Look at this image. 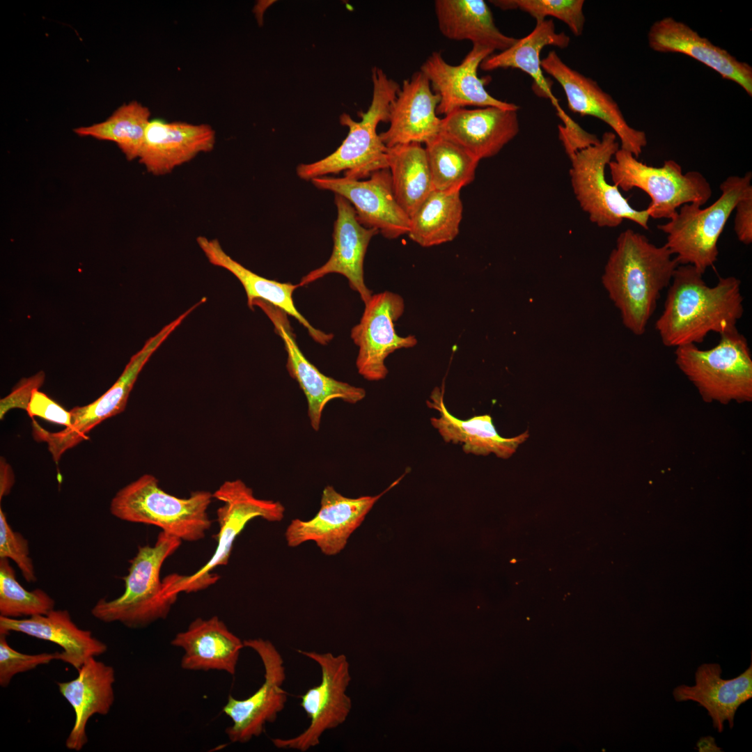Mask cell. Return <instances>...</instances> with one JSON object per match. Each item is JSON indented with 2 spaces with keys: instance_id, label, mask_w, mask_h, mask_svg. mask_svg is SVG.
Returning <instances> with one entry per match:
<instances>
[{
  "instance_id": "obj_1",
  "label": "cell",
  "mask_w": 752,
  "mask_h": 752,
  "mask_svg": "<svg viewBox=\"0 0 752 752\" xmlns=\"http://www.w3.org/2000/svg\"><path fill=\"white\" fill-rule=\"evenodd\" d=\"M743 301L737 278L720 277L710 287L694 267L679 265L655 329L666 347L696 345L710 332L720 335L736 329L744 314Z\"/></svg>"
},
{
  "instance_id": "obj_2",
  "label": "cell",
  "mask_w": 752,
  "mask_h": 752,
  "mask_svg": "<svg viewBox=\"0 0 752 752\" xmlns=\"http://www.w3.org/2000/svg\"><path fill=\"white\" fill-rule=\"evenodd\" d=\"M668 249L656 246L632 229L618 235L602 276L610 299L625 327L645 334L661 292L668 287L679 264Z\"/></svg>"
},
{
  "instance_id": "obj_3",
  "label": "cell",
  "mask_w": 752,
  "mask_h": 752,
  "mask_svg": "<svg viewBox=\"0 0 752 752\" xmlns=\"http://www.w3.org/2000/svg\"><path fill=\"white\" fill-rule=\"evenodd\" d=\"M371 77L373 95L367 111L359 113V121L347 113L340 116V125L348 128L347 136L327 157L312 163L299 164L296 173L300 179L311 181L343 172L345 178L361 180L377 171L388 169L387 148L377 127L379 123L388 122L391 104L400 85L377 67L372 69Z\"/></svg>"
},
{
  "instance_id": "obj_4",
  "label": "cell",
  "mask_w": 752,
  "mask_h": 752,
  "mask_svg": "<svg viewBox=\"0 0 752 752\" xmlns=\"http://www.w3.org/2000/svg\"><path fill=\"white\" fill-rule=\"evenodd\" d=\"M212 499L205 490L177 497L163 490L154 476L144 474L115 494L109 510L119 519L155 526L182 541L196 542L211 527L207 509Z\"/></svg>"
},
{
  "instance_id": "obj_5",
  "label": "cell",
  "mask_w": 752,
  "mask_h": 752,
  "mask_svg": "<svg viewBox=\"0 0 752 752\" xmlns=\"http://www.w3.org/2000/svg\"><path fill=\"white\" fill-rule=\"evenodd\" d=\"M182 540L161 531L154 545L140 546L123 577L125 590L117 598H102L91 614L104 622H119L130 628L143 627L164 619L176 600L165 593L160 572L163 563L180 547Z\"/></svg>"
},
{
  "instance_id": "obj_6",
  "label": "cell",
  "mask_w": 752,
  "mask_h": 752,
  "mask_svg": "<svg viewBox=\"0 0 752 752\" xmlns=\"http://www.w3.org/2000/svg\"><path fill=\"white\" fill-rule=\"evenodd\" d=\"M752 173L730 175L720 186L721 195L712 205L700 208L687 203L657 228L667 235L664 244L679 265H690L703 274L717 260L718 240L733 211L752 191Z\"/></svg>"
},
{
  "instance_id": "obj_7",
  "label": "cell",
  "mask_w": 752,
  "mask_h": 752,
  "mask_svg": "<svg viewBox=\"0 0 752 752\" xmlns=\"http://www.w3.org/2000/svg\"><path fill=\"white\" fill-rule=\"evenodd\" d=\"M675 363L704 402L752 401V357L746 337L737 329L720 334L717 345L700 350L676 347Z\"/></svg>"
},
{
  "instance_id": "obj_8",
  "label": "cell",
  "mask_w": 752,
  "mask_h": 752,
  "mask_svg": "<svg viewBox=\"0 0 752 752\" xmlns=\"http://www.w3.org/2000/svg\"><path fill=\"white\" fill-rule=\"evenodd\" d=\"M212 494L223 503L217 511L219 529L215 535V551L193 574L174 573L163 579L165 592L171 597L178 599L181 593H195L214 584L220 577L212 571L228 564L235 540L249 522L256 517L279 522L284 517L285 508L279 501L258 499L240 479L225 481Z\"/></svg>"
},
{
  "instance_id": "obj_9",
  "label": "cell",
  "mask_w": 752,
  "mask_h": 752,
  "mask_svg": "<svg viewBox=\"0 0 752 752\" xmlns=\"http://www.w3.org/2000/svg\"><path fill=\"white\" fill-rule=\"evenodd\" d=\"M608 167L613 184L619 189L638 188L649 196L651 201L646 210L650 218L670 219L682 205L702 206L712 196L710 184L701 173H683L681 166L673 159L665 160L660 167L652 166L620 148Z\"/></svg>"
},
{
  "instance_id": "obj_10",
  "label": "cell",
  "mask_w": 752,
  "mask_h": 752,
  "mask_svg": "<svg viewBox=\"0 0 752 752\" xmlns=\"http://www.w3.org/2000/svg\"><path fill=\"white\" fill-rule=\"evenodd\" d=\"M620 148L617 136L605 132L600 141L579 151L571 159L570 182L575 198L590 221L601 228H616L628 219L649 228L646 209L630 205L620 189L606 179V167Z\"/></svg>"
},
{
  "instance_id": "obj_11",
  "label": "cell",
  "mask_w": 752,
  "mask_h": 752,
  "mask_svg": "<svg viewBox=\"0 0 752 752\" xmlns=\"http://www.w3.org/2000/svg\"><path fill=\"white\" fill-rule=\"evenodd\" d=\"M316 662L320 668L321 681L301 695L300 706L310 720L308 727L289 738H273L278 749L306 752L320 743L323 734L344 723L352 709L347 694L351 681L350 664L344 654L297 650Z\"/></svg>"
},
{
  "instance_id": "obj_12",
  "label": "cell",
  "mask_w": 752,
  "mask_h": 752,
  "mask_svg": "<svg viewBox=\"0 0 752 752\" xmlns=\"http://www.w3.org/2000/svg\"><path fill=\"white\" fill-rule=\"evenodd\" d=\"M244 644L260 658L264 682L246 698L237 699L229 695L223 707V712L232 721L226 734L231 742L240 744L261 735L266 725L276 720L288 700V693L283 688L286 678L284 660L276 646L262 638L244 640Z\"/></svg>"
},
{
  "instance_id": "obj_13",
  "label": "cell",
  "mask_w": 752,
  "mask_h": 752,
  "mask_svg": "<svg viewBox=\"0 0 752 752\" xmlns=\"http://www.w3.org/2000/svg\"><path fill=\"white\" fill-rule=\"evenodd\" d=\"M164 340L165 337L161 333L148 339L142 348L130 358L120 376L108 391L94 402L75 407L70 411L71 424L69 427L57 432H51L33 421L35 439L47 444L55 462L57 463L68 449L88 439L87 434L102 421L124 411L139 374Z\"/></svg>"
},
{
  "instance_id": "obj_14",
  "label": "cell",
  "mask_w": 752,
  "mask_h": 752,
  "mask_svg": "<svg viewBox=\"0 0 752 752\" xmlns=\"http://www.w3.org/2000/svg\"><path fill=\"white\" fill-rule=\"evenodd\" d=\"M364 304L361 320L350 333L359 347L356 366L364 379L379 381L388 374V356L397 350L414 347L418 340L413 335L400 336L395 331V323L405 311L400 295L384 291L373 295Z\"/></svg>"
},
{
  "instance_id": "obj_15",
  "label": "cell",
  "mask_w": 752,
  "mask_h": 752,
  "mask_svg": "<svg viewBox=\"0 0 752 752\" xmlns=\"http://www.w3.org/2000/svg\"><path fill=\"white\" fill-rule=\"evenodd\" d=\"M402 477L376 496L348 498L331 485L322 494L320 508L311 519H292L285 536L290 547L313 541L327 556L339 554L346 546L352 533L361 525L377 500L394 487Z\"/></svg>"
},
{
  "instance_id": "obj_16",
  "label": "cell",
  "mask_w": 752,
  "mask_h": 752,
  "mask_svg": "<svg viewBox=\"0 0 752 752\" xmlns=\"http://www.w3.org/2000/svg\"><path fill=\"white\" fill-rule=\"evenodd\" d=\"M311 182L319 189L344 197L354 207L359 222L377 230L385 238L408 234L410 217L397 201L389 169L373 173L366 180L327 175Z\"/></svg>"
},
{
  "instance_id": "obj_17",
  "label": "cell",
  "mask_w": 752,
  "mask_h": 752,
  "mask_svg": "<svg viewBox=\"0 0 752 752\" xmlns=\"http://www.w3.org/2000/svg\"><path fill=\"white\" fill-rule=\"evenodd\" d=\"M541 66L563 89L571 111L604 122L620 139V148L639 158L648 143L645 132L628 124L618 103L596 81L570 67L554 50L541 60Z\"/></svg>"
},
{
  "instance_id": "obj_18",
  "label": "cell",
  "mask_w": 752,
  "mask_h": 752,
  "mask_svg": "<svg viewBox=\"0 0 752 752\" xmlns=\"http://www.w3.org/2000/svg\"><path fill=\"white\" fill-rule=\"evenodd\" d=\"M489 48L473 45L458 65L448 63L439 52H433L422 63L421 71L428 79L433 91L439 97L437 115L446 116L467 107H496L517 110L514 103L500 100L485 89V79L478 76L481 63L494 54Z\"/></svg>"
},
{
  "instance_id": "obj_19",
  "label": "cell",
  "mask_w": 752,
  "mask_h": 752,
  "mask_svg": "<svg viewBox=\"0 0 752 752\" xmlns=\"http://www.w3.org/2000/svg\"><path fill=\"white\" fill-rule=\"evenodd\" d=\"M253 305L262 308L283 340L288 355L286 368L306 398L308 416L314 430H319L323 410L331 400L341 399L355 404L365 398L366 391L363 388L325 375L306 358L297 345L284 311L263 300H256Z\"/></svg>"
},
{
  "instance_id": "obj_20",
  "label": "cell",
  "mask_w": 752,
  "mask_h": 752,
  "mask_svg": "<svg viewBox=\"0 0 752 752\" xmlns=\"http://www.w3.org/2000/svg\"><path fill=\"white\" fill-rule=\"evenodd\" d=\"M439 102V95L421 71L405 79L389 109V127L379 134L385 146L425 144L439 135L441 118L437 113Z\"/></svg>"
},
{
  "instance_id": "obj_21",
  "label": "cell",
  "mask_w": 752,
  "mask_h": 752,
  "mask_svg": "<svg viewBox=\"0 0 752 752\" xmlns=\"http://www.w3.org/2000/svg\"><path fill=\"white\" fill-rule=\"evenodd\" d=\"M647 38L653 51L691 57L722 78L736 83L752 96V67L701 36L687 24L672 17H663L650 26Z\"/></svg>"
},
{
  "instance_id": "obj_22",
  "label": "cell",
  "mask_w": 752,
  "mask_h": 752,
  "mask_svg": "<svg viewBox=\"0 0 752 752\" xmlns=\"http://www.w3.org/2000/svg\"><path fill=\"white\" fill-rule=\"evenodd\" d=\"M334 203L337 217L334 224L331 256L324 265L304 276L298 284L301 287L327 274H340L347 278L351 289L357 292L366 304L373 295L364 281V258L371 239L379 232L362 226L354 207L344 197L335 194Z\"/></svg>"
},
{
  "instance_id": "obj_23",
  "label": "cell",
  "mask_w": 752,
  "mask_h": 752,
  "mask_svg": "<svg viewBox=\"0 0 752 752\" xmlns=\"http://www.w3.org/2000/svg\"><path fill=\"white\" fill-rule=\"evenodd\" d=\"M215 143V131L209 125L152 119L138 159L150 174L164 175L198 155L212 151Z\"/></svg>"
},
{
  "instance_id": "obj_24",
  "label": "cell",
  "mask_w": 752,
  "mask_h": 752,
  "mask_svg": "<svg viewBox=\"0 0 752 752\" xmlns=\"http://www.w3.org/2000/svg\"><path fill=\"white\" fill-rule=\"evenodd\" d=\"M519 132L517 110L462 108L441 118L440 134L481 160L496 155Z\"/></svg>"
},
{
  "instance_id": "obj_25",
  "label": "cell",
  "mask_w": 752,
  "mask_h": 752,
  "mask_svg": "<svg viewBox=\"0 0 752 752\" xmlns=\"http://www.w3.org/2000/svg\"><path fill=\"white\" fill-rule=\"evenodd\" d=\"M721 674L719 664H703L695 672L694 685L681 684L673 691L676 701L691 700L704 707L720 733L726 721L733 728L737 710L752 698V664L734 678L723 679Z\"/></svg>"
},
{
  "instance_id": "obj_26",
  "label": "cell",
  "mask_w": 752,
  "mask_h": 752,
  "mask_svg": "<svg viewBox=\"0 0 752 752\" xmlns=\"http://www.w3.org/2000/svg\"><path fill=\"white\" fill-rule=\"evenodd\" d=\"M171 644L184 651L180 666L187 671H220L234 675L244 641L214 616L198 618L176 634Z\"/></svg>"
},
{
  "instance_id": "obj_27",
  "label": "cell",
  "mask_w": 752,
  "mask_h": 752,
  "mask_svg": "<svg viewBox=\"0 0 752 752\" xmlns=\"http://www.w3.org/2000/svg\"><path fill=\"white\" fill-rule=\"evenodd\" d=\"M77 671L76 678L56 684L75 714L65 746L79 751L88 742L86 729L89 719L95 714H107L113 704L116 677L113 668L95 657L89 658Z\"/></svg>"
},
{
  "instance_id": "obj_28",
  "label": "cell",
  "mask_w": 752,
  "mask_h": 752,
  "mask_svg": "<svg viewBox=\"0 0 752 752\" xmlns=\"http://www.w3.org/2000/svg\"><path fill=\"white\" fill-rule=\"evenodd\" d=\"M20 632L58 645L57 660L70 664L77 670L91 657L104 653L107 645L93 636L89 630L80 629L67 610L53 609L45 615L24 619L0 616V634Z\"/></svg>"
},
{
  "instance_id": "obj_29",
  "label": "cell",
  "mask_w": 752,
  "mask_h": 752,
  "mask_svg": "<svg viewBox=\"0 0 752 752\" xmlns=\"http://www.w3.org/2000/svg\"><path fill=\"white\" fill-rule=\"evenodd\" d=\"M427 405L439 413L437 417L430 418V422L444 441L461 444L463 451L468 454L485 456L494 453L498 457L507 459L528 437V431L515 437H501L489 414L474 416L467 420L455 417L448 410L444 389L440 387L433 389Z\"/></svg>"
},
{
  "instance_id": "obj_30",
  "label": "cell",
  "mask_w": 752,
  "mask_h": 752,
  "mask_svg": "<svg viewBox=\"0 0 752 752\" xmlns=\"http://www.w3.org/2000/svg\"><path fill=\"white\" fill-rule=\"evenodd\" d=\"M570 42L569 36L564 32L557 33L554 21L546 19L536 22L529 34L517 39L509 48L489 56L481 63L480 68L484 71L514 68L525 72L533 79L535 93L548 98L555 107L558 116L564 120L569 116L560 106L543 75L540 53L547 46L564 49L568 47Z\"/></svg>"
},
{
  "instance_id": "obj_31",
  "label": "cell",
  "mask_w": 752,
  "mask_h": 752,
  "mask_svg": "<svg viewBox=\"0 0 752 752\" xmlns=\"http://www.w3.org/2000/svg\"><path fill=\"white\" fill-rule=\"evenodd\" d=\"M196 241L211 264L228 270L240 281L245 290L250 308L253 309L254 301H265L295 318L317 343L327 345L334 338L332 334L314 328L296 308L292 294L299 287V284L280 283L258 275L228 256L217 239L198 236Z\"/></svg>"
},
{
  "instance_id": "obj_32",
  "label": "cell",
  "mask_w": 752,
  "mask_h": 752,
  "mask_svg": "<svg viewBox=\"0 0 752 752\" xmlns=\"http://www.w3.org/2000/svg\"><path fill=\"white\" fill-rule=\"evenodd\" d=\"M434 5L439 31L448 39L469 40L494 52H502L517 40L499 29L483 0H436Z\"/></svg>"
},
{
  "instance_id": "obj_33",
  "label": "cell",
  "mask_w": 752,
  "mask_h": 752,
  "mask_svg": "<svg viewBox=\"0 0 752 752\" xmlns=\"http://www.w3.org/2000/svg\"><path fill=\"white\" fill-rule=\"evenodd\" d=\"M388 169L398 202L410 217L434 190L425 147L409 143L387 148Z\"/></svg>"
},
{
  "instance_id": "obj_34",
  "label": "cell",
  "mask_w": 752,
  "mask_h": 752,
  "mask_svg": "<svg viewBox=\"0 0 752 752\" xmlns=\"http://www.w3.org/2000/svg\"><path fill=\"white\" fill-rule=\"evenodd\" d=\"M462 212L460 191L434 189L410 217L407 235L423 247L451 242L459 233Z\"/></svg>"
},
{
  "instance_id": "obj_35",
  "label": "cell",
  "mask_w": 752,
  "mask_h": 752,
  "mask_svg": "<svg viewBox=\"0 0 752 752\" xmlns=\"http://www.w3.org/2000/svg\"><path fill=\"white\" fill-rule=\"evenodd\" d=\"M150 116L148 107L132 101L118 107L105 120L79 127L75 132L81 136L113 142L125 158L132 161L139 157Z\"/></svg>"
},
{
  "instance_id": "obj_36",
  "label": "cell",
  "mask_w": 752,
  "mask_h": 752,
  "mask_svg": "<svg viewBox=\"0 0 752 752\" xmlns=\"http://www.w3.org/2000/svg\"><path fill=\"white\" fill-rule=\"evenodd\" d=\"M425 145L434 189L460 191L474 180L480 160L461 146L441 134Z\"/></svg>"
},
{
  "instance_id": "obj_37",
  "label": "cell",
  "mask_w": 752,
  "mask_h": 752,
  "mask_svg": "<svg viewBox=\"0 0 752 752\" xmlns=\"http://www.w3.org/2000/svg\"><path fill=\"white\" fill-rule=\"evenodd\" d=\"M55 602L42 589L29 591L17 581L8 558H0V616L17 618L45 615L54 609Z\"/></svg>"
},
{
  "instance_id": "obj_38",
  "label": "cell",
  "mask_w": 752,
  "mask_h": 752,
  "mask_svg": "<svg viewBox=\"0 0 752 752\" xmlns=\"http://www.w3.org/2000/svg\"><path fill=\"white\" fill-rule=\"evenodd\" d=\"M490 2L501 10L519 9L532 17L536 22H542L547 17H553L565 23L576 36L583 30L585 16L583 0H494Z\"/></svg>"
},
{
  "instance_id": "obj_39",
  "label": "cell",
  "mask_w": 752,
  "mask_h": 752,
  "mask_svg": "<svg viewBox=\"0 0 752 752\" xmlns=\"http://www.w3.org/2000/svg\"><path fill=\"white\" fill-rule=\"evenodd\" d=\"M29 542L19 533L13 531L0 508V558L13 560L27 582L37 580L33 563L29 556Z\"/></svg>"
},
{
  "instance_id": "obj_40",
  "label": "cell",
  "mask_w": 752,
  "mask_h": 752,
  "mask_svg": "<svg viewBox=\"0 0 752 752\" xmlns=\"http://www.w3.org/2000/svg\"><path fill=\"white\" fill-rule=\"evenodd\" d=\"M6 634H0V685L6 687L17 674L27 672L40 665L57 660V652L28 655L19 652L8 644Z\"/></svg>"
},
{
  "instance_id": "obj_41",
  "label": "cell",
  "mask_w": 752,
  "mask_h": 752,
  "mask_svg": "<svg viewBox=\"0 0 752 752\" xmlns=\"http://www.w3.org/2000/svg\"><path fill=\"white\" fill-rule=\"evenodd\" d=\"M26 412L31 418L38 416L52 423L65 425V428L71 424L70 412L38 389L33 391Z\"/></svg>"
},
{
  "instance_id": "obj_42",
  "label": "cell",
  "mask_w": 752,
  "mask_h": 752,
  "mask_svg": "<svg viewBox=\"0 0 752 752\" xmlns=\"http://www.w3.org/2000/svg\"><path fill=\"white\" fill-rule=\"evenodd\" d=\"M45 374L40 371L31 377L22 378L11 392L0 401V418L11 409L19 408L26 411L32 393L42 385Z\"/></svg>"
},
{
  "instance_id": "obj_43",
  "label": "cell",
  "mask_w": 752,
  "mask_h": 752,
  "mask_svg": "<svg viewBox=\"0 0 752 752\" xmlns=\"http://www.w3.org/2000/svg\"><path fill=\"white\" fill-rule=\"evenodd\" d=\"M734 230L742 244L752 243V191L737 203L735 210Z\"/></svg>"
},
{
  "instance_id": "obj_44",
  "label": "cell",
  "mask_w": 752,
  "mask_h": 752,
  "mask_svg": "<svg viewBox=\"0 0 752 752\" xmlns=\"http://www.w3.org/2000/svg\"><path fill=\"white\" fill-rule=\"evenodd\" d=\"M15 483L13 469L6 460L1 457L0 460V501L8 494Z\"/></svg>"
},
{
  "instance_id": "obj_45",
  "label": "cell",
  "mask_w": 752,
  "mask_h": 752,
  "mask_svg": "<svg viewBox=\"0 0 752 752\" xmlns=\"http://www.w3.org/2000/svg\"><path fill=\"white\" fill-rule=\"evenodd\" d=\"M696 747L700 752H721L722 749L719 747L715 739L711 736L701 737L696 744Z\"/></svg>"
}]
</instances>
